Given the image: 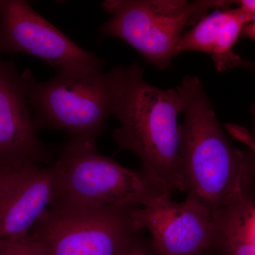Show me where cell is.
I'll return each instance as SVG.
<instances>
[{"label":"cell","instance_id":"30bf717a","mask_svg":"<svg viewBox=\"0 0 255 255\" xmlns=\"http://www.w3.org/2000/svg\"><path fill=\"white\" fill-rule=\"evenodd\" d=\"M53 194L52 165L11 167L0 189V241L28 236L49 208Z\"/></svg>","mask_w":255,"mask_h":255},{"label":"cell","instance_id":"52a82bcc","mask_svg":"<svg viewBox=\"0 0 255 255\" xmlns=\"http://www.w3.org/2000/svg\"><path fill=\"white\" fill-rule=\"evenodd\" d=\"M135 227L147 231L158 255H206L216 250L219 209L195 196L181 202L164 196L132 212Z\"/></svg>","mask_w":255,"mask_h":255},{"label":"cell","instance_id":"8992f818","mask_svg":"<svg viewBox=\"0 0 255 255\" xmlns=\"http://www.w3.org/2000/svg\"><path fill=\"white\" fill-rule=\"evenodd\" d=\"M136 208L52 203L29 235L46 255H124L141 232Z\"/></svg>","mask_w":255,"mask_h":255},{"label":"cell","instance_id":"9a60e30c","mask_svg":"<svg viewBox=\"0 0 255 255\" xmlns=\"http://www.w3.org/2000/svg\"><path fill=\"white\" fill-rule=\"evenodd\" d=\"M141 232L137 234L124 255H158L152 246L150 241L141 237Z\"/></svg>","mask_w":255,"mask_h":255},{"label":"cell","instance_id":"2e32d148","mask_svg":"<svg viewBox=\"0 0 255 255\" xmlns=\"http://www.w3.org/2000/svg\"><path fill=\"white\" fill-rule=\"evenodd\" d=\"M248 227L252 239L255 243V203H253L248 217Z\"/></svg>","mask_w":255,"mask_h":255},{"label":"cell","instance_id":"9c48e42d","mask_svg":"<svg viewBox=\"0 0 255 255\" xmlns=\"http://www.w3.org/2000/svg\"><path fill=\"white\" fill-rule=\"evenodd\" d=\"M53 159L54 150L37 134L22 75L0 58V165L41 167Z\"/></svg>","mask_w":255,"mask_h":255},{"label":"cell","instance_id":"6da1fadb","mask_svg":"<svg viewBox=\"0 0 255 255\" xmlns=\"http://www.w3.org/2000/svg\"><path fill=\"white\" fill-rule=\"evenodd\" d=\"M184 101L179 89L162 90L143 78L137 63L126 68L123 91L112 132L120 150L140 159L142 171L172 194L185 191L182 172Z\"/></svg>","mask_w":255,"mask_h":255},{"label":"cell","instance_id":"e0dca14e","mask_svg":"<svg viewBox=\"0 0 255 255\" xmlns=\"http://www.w3.org/2000/svg\"><path fill=\"white\" fill-rule=\"evenodd\" d=\"M236 2H237L238 7L249 13L255 20V0H241Z\"/></svg>","mask_w":255,"mask_h":255},{"label":"cell","instance_id":"277c9868","mask_svg":"<svg viewBox=\"0 0 255 255\" xmlns=\"http://www.w3.org/2000/svg\"><path fill=\"white\" fill-rule=\"evenodd\" d=\"M52 167V203L140 207L171 196L143 171L128 168L100 154L97 142L70 139Z\"/></svg>","mask_w":255,"mask_h":255},{"label":"cell","instance_id":"d6986e66","mask_svg":"<svg viewBox=\"0 0 255 255\" xmlns=\"http://www.w3.org/2000/svg\"><path fill=\"white\" fill-rule=\"evenodd\" d=\"M11 167H6V166L0 165V189L4 183L5 179H6V175L9 172V169Z\"/></svg>","mask_w":255,"mask_h":255},{"label":"cell","instance_id":"3957f363","mask_svg":"<svg viewBox=\"0 0 255 255\" xmlns=\"http://www.w3.org/2000/svg\"><path fill=\"white\" fill-rule=\"evenodd\" d=\"M21 75L37 130H63L71 140L97 142L118 110L126 68L58 71L44 82L37 81L28 68Z\"/></svg>","mask_w":255,"mask_h":255},{"label":"cell","instance_id":"4fadbf2b","mask_svg":"<svg viewBox=\"0 0 255 255\" xmlns=\"http://www.w3.org/2000/svg\"><path fill=\"white\" fill-rule=\"evenodd\" d=\"M0 255H46L41 245L28 235L16 240L0 241Z\"/></svg>","mask_w":255,"mask_h":255},{"label":"cell","instance_id":"7c38bea8","mask_svg":"<svg viewBox=\"0 0 255 255\" xmlns=\"http://www.w3.org/2000/svg\"><path fill=\"white\" fill-rule=\"evenodd\" d=\"M253 203L248 191H243L219 209L216 250L223 255H255V243L248 227Z\"/></svg>","mask_w":255,"mask_h":255},{"label":"cell","instance_id":"5bb4252c","mask_svg":"<svg viewBox=\"0 0 255 255\" xmlns=\"http://www.w3.org/2000/svg\"><path fill=\"white\" fill-rule=\"evenodd\" d=\"M249 68L253 69L255 71V62H251ZM253 116H254V128H253V133L250 134L244 128L241 127H235L233 125H228V130L233 134L238 139L241 140L243 143L246 144L248 147V152L249 157L250 163H251L252 177L253 181H255V105L253 109Z\"/></svg>","mask_w":255,"mask_h":255},{"label":"cell","instance_id":"7a4b0ae2","mask_svg":"<svg viewBox=\"0 0 255 255\" xmlns=\"http://www.w3.org/2000/svg\"><path fill=\"white\" fill-rule=\"evenodd\" d=\"M184 101L182 172L188 195L221 209L253 182L248 152L223 131L199 78L187 75L177 87Z\"/></svg>","mask_w":255,"mask_h":255},{"label":"cell","instance_id":"ba28073f","mask_svg":"<svg viewBox=\"0 0 255 255\" xmlns=\"http://www.w3.org/2000/svg\"><path fill=\"white\" fill-rule=\"evenodd\" d=\"M24 53L58 71H102L105 61L71 41L24 0H0V55Z\"/></svg>","mask_w":255,"mask_h":255},{"label":"cell","instance_id":"ac0fdd59","mask_svg":"<svg viewBox=\"0 0 255 255\" xmlns=\"http://www.w3.org/2000/svg\"><path fill=\"white\" fill-rule=\"evenodd\" d=\"M243 34L255 39V21L246 26L243 31Z\"/></svg>","mask_w":255,"mask_h":255},{"label":"cell","instance_id":"5b68a950","mask_svg":"<svg viewBox=\"0 0 255 255\" xmlns=\"http://www.w3.org/2000/svg\"><path fill=\"white\" fill-rule=\"evenodd\" d=\"M234 1L184 0H107L102 7L111 18L101 25L102 37L114 36L135 48L161 70L169 68L187 26H195L211 9Z\"/></svg>","mask_w":255,"mask_h":255},{"label":"cell","instance_id":"8fae6325","mask_svg":"<svg viewBox=\"0 0 255 255\" xmlns=\"http://www.w3.org/2000/svg\"><path fill=\"white\" fill-rule=\"evenodd\" d=\"M255 21L251 14L240 7L216 10L183 33L176 46V55L187 51L207 53L221 72L246 67L248 61L234 53L233 48L246 26Z\"/></svg>","mask_w":255,"mask_h":255}]
</instances>
